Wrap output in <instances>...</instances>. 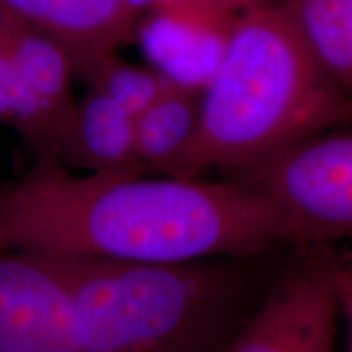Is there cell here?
<instances>
[{
	"mask_svg": "<svg viewBox=\"0 0 352 352\" xmlns=\"http://www.w3.org/2000/svg\"><path fill=\"white\" fill-rule=\"evenodd\" d=\"M240 179L272 202L290 248L352 243V126L311 135Z\"/></svg>",
	"mask_w": 352,
	"mask_h": 352,
	"instance_id": "cell-4",
	"label": "cell"
},
{
	"mask_svg": "<svg viewBox=\"0 0 352 352\" xmlns=\"http://www.w3.org/2000/svg\"><path fill=\"white\" fill-rule=\"evenodd\" d=\"M0 7L59 43L83 82L138 23L126 0H0Z\"/></svg>",
	"mask_w": 352,
	"mask_h": 352,
	"instance_id": "cell-9",
	"label": "cell"
},
{
	"mask_svg": "<svg viewBox=\"0 0 352 352\" xmlns=\"http://www.w3.org/2000/svg\"><path fill=\"white\" fill-rule=\"evenodd\" d=\"M289 248L272 202L240 178L78 173L36 158L0 188V250L176 264Z\"/></svg>",
	"mask_w": 352,
	"mask_h": 352,
	"instance_id": "cell-1",
	"label": "cell"
},
{
	"mask_svg": "<svg viewBox=\"0 0 352 352\" xmlns=\"http://www.w3.org/2000/svg\"><path fill=\"white\" fill-rule=\"evenodd\" d=\"M54 160L78 173H145L135 145V118L91 87L78 98Z\"/></svg>",
	"mask_w": 352,
	"mask_h": 352,
	"instance_id": "cell-10",
	"label": "cell"
},
{
	"mask_svg": "<svg viewBox=\"0 0 352 352\" xmlns=\"http://www.w3.org/2000/svg\"><path fill=\"white\" fill-rule=\"evenodd\" d=\"M0 44L20 87L15 132L36 158H56L76 114V70L63 46L0 7Z\"/></svg>",
	"mask_w": 352,
	"mask_h": 352,
	"instance_id": "cell-6",
	"label": "cell"
},
{
	"mask_svg": "<svg viewBox=\"0 0 352 352\" xmlns=\"http://www.w3.org/2000/svg\"><path fill=\"white\" fill-rule=\"evenodd\" d=\"M321 67L352 95V23L344 0H274Z\"/></svg>",
	"mask_w": 352,
	"mask_h": 352,
	"instance_id": "cell-12",
	"label": "cell"
},
{
	"mask_svg": "<svg viewBox=\"0 0 352 352\" xmlns=\"http://www.w3.org/2000/svg\"><path fill=\"white\" fill-rule=\"evenodd\" d=\"M289 250L176 264L46 256L67 285L80 352H219Z\"/></svg>",
	"mask_w": 352,
	"mask_h": 352,
	"instance_id": "cell-3",
	"label": "cell"
},
{
	"mask_svg": "<svg viewBox=\"0 0 352 352\" xmlns=\"http://www.w3.org/2000/svg\"><path fill=\"white\" fill-rule=\"evenodd\" d=\"M85 82L108 95L134 118L173 85L151 65L127 63L118 52L101 60Z\"/></svg>",
	"mask_w": 352,
	"mask_h": 352,
	"instance_id": "cell-13",
	"label": "cell"
},
{
	"mask_svg": "<svg viewBox=\"0 0 352 352\" xmlns=\"http://www.w3.org/2000/svg\"><path fill=\"white\" fill-rule=\"evenodd\" d=\"M21 98L20 87L16 82L7 52L0 44V126H7L15 131L20 120Z\"/></svg>",
	"mask_w": 352,
	"mask_h": 352,
	"instance_id": "cell-15",
	"label": "cell"
},
{
	"mask_svg": "<svg viewBox=\"0 0 352 352\" xmlns=\"http://www.w3.org/2000/svg\"><path fill=\"white\" fill-rule=\"evenodd\" d=\"M349 121L352 95L321 67L274 0H264L241 13L202 88L199 132L182 176L241 178Z\"/></svg>",
	"mask_w": 352,
	"mask_h": 352,
	"instance_id": "cell-2",
	"label": "cell"
},
{
	"mask_svg": "<svg viewBox=\"0 0 352 352\" xmlns=\"http://www.w3.org/2000/svg\"><path fill=\"white\" fill-rule=\"evenodd\" d=\"M333 246L290 248L219 352H336Z\"/></svg>",
	"mask_w": 352,
	"mask_h": 352,
	"instance_id": "cell-5",
	"label": "cell"
},
{
	"mask_svg": "<svg viewBox=\"0 0 352 352\" xmlns=\"http://www.w3.org/2000/svg\"><path fill=\"white\" fill-rule=\"evenodd\" d=\"M202 90L171 85L135 116V145L147 175L182 176L197 139Z\"/></svg>",
	"mask_w": 352,
	"mask_h": 352,
	"instance_id": "cell-11",
	"label": "cell"
},
{
	"mask_svg": "<svg viewBox=\"0 0 352 352\" xmlns=\"http://www.w3.org/2000/svg\"><path fill=\"white\" fill-rule=\"evenodd\" d=\"M243 12L173 3L139 16L134 28L145 59L171 83L202 90L217 70Z\"/></svg>",
	"mask_w": 352,
	"mask_h": 352,
	"instance_id": "cell-8",
	"label": "cell"
},
{
	"mask_svg": "<svg viewBox=\"0 0 352 352\" xmlns=\"http://www.w3.org/2000/svg\"><path fill=\"white\" fill-rule=\"evenodd\" d=\"M0 352H80L67 285L51 256L0 250Z\"/></svg>",
	"mask_w": 352,
	"mask_h": 352,
	"instance_id": "cell-7",
	"label": "cell"
},
{
	"mask_svg": "<svg viewBox=\"0 0 352 352\" xmlns=\"http://www.w3.org/2000/svg\"><path fill=\"white\" fill-rule=\"evenodd\" d=\"M129 12L132 13L135 21L139 20L140 15L145 12L152 10V8L164 7V6H173V3H196V6H210V7H220L228 8V10L235 12H245L258 3L264 2V0H126Z\"/></svg>",
	"mask_w": 352,
	"mask_h": 352,
	"instance_id": "cell-16",
	"label": "cell"
},
{
	"mask_svg": "<svg viewBox=\"0 0 352 352\" xmlns=\"http://www.w3.org/2000/svg\"><path fill=\"white\" fill-rule=\"evenodd\" d=\"M333 277L346 327V352H352V252H340V246H333Z\"/></svg>",
	"mask_w": 352,
	"mask_h": 352,
	"instance_id": "cell-14",
	"label": "cell"
}]
</instances>
